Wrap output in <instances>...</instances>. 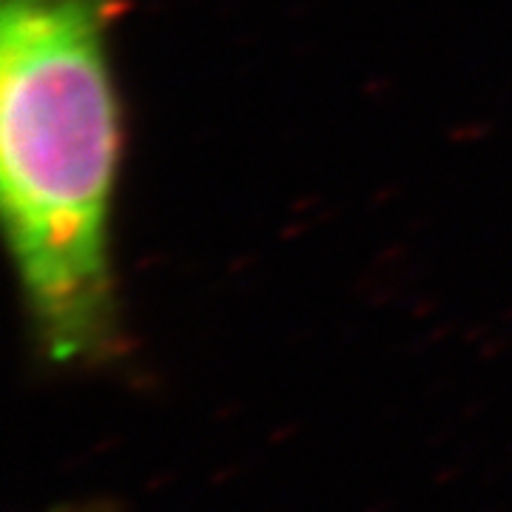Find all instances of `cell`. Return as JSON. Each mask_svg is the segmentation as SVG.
Listing matches in <instances>:
<instances>
[{
	"label": "cell",
	"mask_w": 512,
	"mask_h": 512,
	"mask_svg": "<svg viewBox=\"0 0 512 512\" xmlns=\"http://www.w3.org/2000/svg\"><path fill=\"white\" fill-rule=\"evenodd\" d=\"M120 15L123 0H0V214L32 342L55 370L126 353L111 262Z\"/></svg>",
	"instance_id": "cell-1"
},
{
	"label": "cell",
	"mask_w": 512,
	"mask_h": 512,
	"mask_svg": "<svg viewBox=\"0 0 512 512\" xmlns=\"http://www.w3.org/2000/svg\"><path fill=\"white\" fill-rule=\"evenodd\" d=\"M117 501H109V498H103V501H69V504H57L55 510L49 512H117Z\"/></svg>",
	"instance_id": "cell-2"
}]
</instances>
